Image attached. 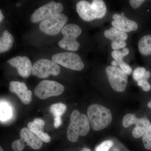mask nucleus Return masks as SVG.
I'll use <instances>...</instances> for the list:
<instances>
[{"instance_id": "21", "label": "nucleus", "mask_w": 151, "mask_h": 151, "mask_svg": "<svg viewBox=\"0 0 151 151\" xmlns=\"http://www.w3.org/2000/svg\"><path fill=\"white\" fill-rule=\"evenodd\" d=\"M151 72L147 70L144 67H137L134 70L133 78L135 81L138 82L143 80H148L150 77Z\"/></svg>"}, {"instance_id": "12", "label": "nucleus", "mask_w": 151, "mask_h": 151, "mask_svg": "<svg viewBox=\"0 0 151 151\" xmlns=\"http://www.w3.org/2000/svg\"><path fill=\"white\" fill-rule=\"evenodd\" d=\"M7 63L16 68L19 75L23 78H28L32 73L33 65L27 57L16 56L9 60Z\"/></svg>"}, {"instance_id": "14", "label": "nucleus", "mask_w": 151, "mask_h": 151, "mask_svg": "<svg viewBox=\"0 0 151 151\" xmlns=\"http://www.w3.org/2000/svg\"><path fill=\"white\" fill-rule=\"evenodd\" d=\"M9 90L16 94L22 103L25 105L29 104L32 101V93L30 90L28 89L27 86L24 82L11 81L9 84Z\"/></svg>"}, {"instance_id": "5", "label": "nucleus", "mask_w": 151, "mask_h": 151, "mask_svg": "<svg viewBox=\"0 0 151 151\" xmlns=\"http://www.w3.org/2000/svg\"><path fill=\"white\" fill-rule=\"evenodd\" d=\"M52 60L58 64L71 70L81 71L84 66L80 56L73 52H66L56 53L52 55Z\"/></svg>"}, {"instance_id": "6", "label": "nucleus", "mask_w": 151, "mask_h": 151, "mask_svg": "<svg viewBox=\"0 0 151 151\" xmlns=\"http://www.w3.org/2000/svg\"><path fill=\"white\" fill-rule=\"evenodd\" d=\"M64 87L60 83L54 81L44 80L40 81L34 90L35 96L41 100L53 96H58L63 93Z\"/></svg>"}, {"instance_id": "4", "label": "nucleus", "mask_w": 151, "mask_h": 151, "mask_svg": "<svg viewBox=\"0 0 151 151\" xmlns=\"http://www.w3.org/2000/svg\"><path fill=\"white\" fill-rule=\"evenodd\" d=\"M63 35L58 42L60 47L66 50L76 51L79 49L80 44L76 40L82 33V29L78 25L69 24L66 25L61 30Z\"/></svg>"}, {"instance_id": "13", "label": "nucleus", "mask_w": 151, "mask_h": 151, "mask_svg": "<svg viewBox=\"0 0 151 151\" xmlns=\"http://www.w3.org/2000/svg\"><path fill=\"white\" fill-rule=\"evenodd\" d=\"M113 20L111 22L113 27L125 32L136 31L138 29L137 23L125 16L124 13L113 15Z\"/></svg>"}, {"instance_id": "25", "label": "nucleus", "mask_w": 151, "mask_h": 151, "mask_svg": "<svg viewBox=\"0 0 151 151\" xmlns=\"http://www.w3.org/2000/svg\"><path fill=\"white\" fill-rule=\"evenodd\" d=\"M126 41L119 40L111 42V47L113 50H119L120 49L124 48L127 46Z\"/></svg>"}, {"instance_id": "24", "label": "nucleus", "mask_w": 151, "mask_h": 151, "mask_svg": "<svg viewBox=\"0 0 151 151\" xmlns=\"http://www.w3.org/2000/svg\"><path fill=\"white\" fill-rule=\"evenodd\" d=\"M113 145V141L110 140L105 141L96 147L95 151H109Z\"/></svg>"}, {"instance_id": "7", "label": "nucleus", "mask_w": 151, "mask_h": 151, "mask_svg": "<svg viewBox=\"0 0 151 151\" xmlns=\"http://www.w3.org/2000/svg\"><path fill=\"white\" fill-rule=\"evenodd\" d=\"M106 75L111 87L116 92H124L127 88L128 76L117 66L109 65L105 69Z\"/></svg>"}, {"instance_id": "26", "label": "nucleus", "mask_w": 151, "mask_h": 151, "mask_svg": "<svg viewBox=\"0 0 151 151\" xmlns=\"http://www.w3.org/2000/svg\"><path fill=\"white\" fill-rule=\"evenodd\" d=\"M112 58L118 62L119 65L120 63L124 61V57L122 51L119 50H114L111 53Z\"/></svg>"}, {"instance_id": "10", "label": "nucleus", "mask_w": 151, "mask_h": 151, "mask_svg": "<svg viewBox=\"0 0 151 151\" xmlns=\"http://www.w3.org/2000/svg\"><path fill=\"white\" fill-rule=\"evenodd\" d=\"M63 9L61 3L50 2L37 9L32 14L31 21L34 23L42 22L55 15L61 13Z\"/></svg>"}, {"instance_id": "16", "label": "nucleus", "mask_w": 151, "mask_h": 151, "mask_svg": "<svg viewBox=\"0 0 151 151\" xmlns=\"http://www.w3.org/2000/svg\"><path fill=\"white\" fill-rule=\"evenodd\" d=\"M45 122L40 119H35L33 122H30L28 124V128L30 131L35 134L42 141L49 143L51 141V138L47 133H44L43 128Z\"/></svg>"}, {"instance_id": "22", "label": "nucleus", "mask_w": 151, "mask_h": 151, "mask_svg": "<svg viewBox=\"0 0 151 151\" xmlns=\"http://www.w3.org/2000/svg\"><path fill=\"white\" fill-rule=\"evenodd\" d=\"M50 111L55 117H61L66 110V105L62 103L52 104L49 108Z\"/></svg>"}, {"instance_id": "8", "label": "nucleus", "mask_w": 151, "mask_h": 151, "mask_svg": "<svg viewBox=\"0 0 151 151\" xmlns=\"http://www.w3.org/2000/svg\"><path fill=\"white\" fill-rule=\"evenodd\" d=\"M68 21V18L64 14H57L41 22L39 28L42 32L47 35H56L62 30Z\"/></svg>"}, {"instance_id": "38", "label": "nucleus", "mask_w": 151, "mask_h": 151, "mask_svg": "<svg viewBox=\"0 0 151 151\" xmlns=\"http://www.w3.org/2000/svg\"><path fill=\"white\" fill-rule=\"evenodd\" d=\"M0 151H4V150H3V149L1 147H0Z\"/></svg>"}, {"instance_id": "11", "label": "nucleus", "mask_w": 151, "mask_h": 151, "mask_svg": "<svg viewBox=\"0 0 151 151\" xmlns=\"http://www.w3.org/2000/svg\"><path fill=\"white\" fill-rule=\"evenodd\" d=\"M123 127L128 128L132 124H136V127L132 131V135L136 139L143 137L150 126V121L146 118L138 119L132 113H128L124 116L122 121Z\"/></svg>"}, {"instance_id": "34", "label": "nucleus", "mask_w": 151, "mask_h": 151, "mask_svg": "<svg viewBox=\"0 0 151 151\" xmlns=\"http://www.w3.org/2000/svg\"><path fill=\"white\" fill-rule=\"evenodd\" d=\"M111 65L114 66H117V65H119L118 62L115 60H113V61H112V62H111Z\"/></svg>"}, {"instance_id": "3", "label": "nucleus", "mask_w": 151, "mask_h": 151, "mask_svg": "<svg viewBox=\"0 0 151 151\" xmlns=\"http://www.w3.org/2000/svg\"><path fill=\"white\" fill-rule=\"evenodd\" d=\"M87 113L92 129L95 131H100L108 127L113 119L110 110L98 104L90 105Z\"/></svg>"}, {"instance_id": "19", "label": "nucleus", "mask_w": 151, "mask_h": 151, "mask_svg": "<svg viewBox=\"0 0 151 151\" xmlns=\"http://www.w3.org/2000/svg\"><path fill=\"white\" fill-rule=\"evenodd\" d=\"M14 42L13 36L8 31H4L0 38V53L9 51L12 47Z\"/></svg>"}, {"instance_id": "9", "label": "nucleus", "mask_w": 151, "mask_h": 151, "mask_svg": "<svg viewBox=\"0 0 151 151\" xmlns=\"http://www.w3.org/2000/svg\"><path fill=\"white\" fill-rule=\"evenodd\" d=\"M60 72V66L57 63L49 60L41 59L33 65L32 73L34 76L45 78L50 75L56 76Z\"/></svg>"}, {"instance_id": "35", "label": "nucleus", "mask_w": 151, "mask_h": 151, "mask_svg": "<svg viewBox=\"0 0 151 151\" xmlns=\"http://www.w3.org/2000/svg\"><path fill=\"white\" fill-rule=\"evenodd\" d=\"M81 151H91V150L87 148H84L83 150H81Z\"/></svg>"}, {"instance_id": "32", "label": "nucleus", "mask_w": 151, "mask_h": 151, "mask_svg": "<svg viewBox=\"0 0 151 151\" xmlns=\"http://www.w3.org/2000/svg\"><path fill=\"white\" fill-rule=\"evenodd\" d=\"M129 50L128 48L125 47V48H123L122 51V55H123V56L125 57L127 56L128 54L129 53Z\"/></svg>"}, {"instance_id": "33", "label": "nucleus", "mask_w": 151, "mask_h": 151, "mask_svg": "<svg viewBox=\"0 0 151 151\" xmlns=\"http://www.w3.org/2000/svg\"><path fill=\"white\" fill-rule=\"evenodd\" d=\"M4 18V17L3 15L2 12L1 10H0V22H3V20Z\"/></svg>"}, {"instance_id": "36", "label": "nucleus", "mask_w": 151, "mask_h": 151, "mask_svg": "<svg viewBox=\"0 0 151 151\" xmlns=\"http://www.w3.org/2000/svg\"><path fill=\"white\" fill-rule=\"evenodd\" d=\"M147 106L149 108H150L151 109V101H150L148 103Z\"/></svg>"}, {"instance_id": "15", "label": "nucleus", "mask_w": 151, "mask_h": 151, "mask_svg": "<svg viewBox=\"0 0 151 151\" xmlns=\"http://www.w3.org/2000/svg\"><path fill=\"white\" fill-rule=\"evenodd\" d=\"M20 141L22 144L25 146H29L34 150L40 149L42 146V141L37 136L34 134L27 128L22 129L20 132Z\"/></svg>"}, {"instance_id": "18", "label": "nucleus", "mask_w": 151, "mask_h": 151, "mask_svg": "<svg viewBox=\"0 0 151 151\" xmlns=\"http://www.w3.org/2000/svg\"><path fill=\"white\" fill-rule=\"evenodd\" d=\"M0 110L1 122H7L12 119L14 116V109L9 103L1 100Z\"/></svg>"}, {"instance_id": "31", "label": "nucleus", "mask_w": 151, "mask_h": 151, "mask_svg": "<svg viewBox=\"0 0 151 151\" xmlns=\"http://www.w3.org/2000/svg\"><path fill=\"white\" fill-rule=\"evenodd\" d=\"M62 124L61 117H55L54 118V126L55 128H58Z\"/></svg>"}, {"instance_id": "2", "label": "nucleus", "mask_w": 151, "mask_h": 151, "mask_svg": "<svg viewBox=\"0 0 151 151\" xmlns=\"http://www.w3.org/2000/svg\"><path fill=\"white\" fill-rule=\"evenodd\" d=\"M70 124L67 132L68 140L72 142L78 141L79 136L84 137L90 130L89 122L88 117L81 113L77 110H74L70 116Z\"/></svg>"}, {"instance_id": "28", "label": "nucleus", "mask_w": 151, "mask_h": 151, "mask_svg": "<svg viewBox=\"0 0 151 151\" xmlns=\"http://www.w3.org/2000/svg\"><path fill=\"white\" fill-rule=\"evenodd\" d=\"M138 86L142 87V89L145 92H148L151 89L150 84L148 80H143L137 82Z\"/></svg>"}, {"instance_id": "17", "label": "nucleus", "mask_w": 151, "mask_h": 151, "mask_svg": "<svg viewBox=\"0 0 151 151\" xmlns=\"http://www.w3.org/2000/svg\"><path fill=\"white\" fill-rule=\"evenodd\" d=\"M104 35L106 38L111 40L112 42L119 40L126 41L128 37L127 32L120 30L113 27L109 29L105 30Z\"/></svg>"}, {"instance_id": "29", "label": "nucleus", "mask_w": 151, "mask_h": 151, "mask_svg": "<svg viewBox=\"0 0 151 151\" xmlns=\"http://www.w3.org/2000/svg\"><path fill=\"white\" fill-rule=\"evenodd\" d=\"M12 146L14 151H22L25 147L20 142L19 139L14 141L12 143Z\"/></svg>"}, {"instance_id": "1", "label": "nucleus", "mask_w": 151, "mask_h": 151, "mask_svg": "<svg viewBox=\"0 0 151 151\" xmlns=\"http://www.w3.org/2000/svg\"><path fill=\"white\" fill-rule=\"evenodd\" d=\"M76 10L80 17L86 22L103 18L107 12L106 4L102 0H94L91 4L80 1L76 4Z\"/></svg>"}, {"instance_id": "20", "label": "nucleus", "mask_w": 151, "mask_h": 151, "mask_svg": "<svg viewBox=\"0 0 151 151\" xmlns=\"http://www.w3.org/2000/svg\"><path fill=\"white\" fill-rule=\"evenodd\" d=\"M138 49L143 55H151V35L144 36L139 40Z\"/></svg>"}, {"instance_id": "37", "label": "nucleus", "mask_w": 151, "mask_h": 151, "mask_svg": "<svg viewBox=\"0 0 151 151\" xmlns=\"http://www.w3.org/2000/svg\"><path fill=\"white\" fill-rule=\"evenodd\" d=\"M113 151H119V150L117 149H114Z\"/></svg>"}, {"instance_id": "39", "label": "nucleus", "mask_w": 151, "mask_h": 151, "mask_svg": "<svg viewBox=\"0 0 151 151\" xmlns=\"http://www.w3.org/2000/svg\"><path fill=\"white\" fill-rule=\"evenodd\" d=\"M20 5V4H19V3H17V6H19Z\"/></svg>"}, {"instance_id": "23", "label": "nucleus", "mask_w": 151, "mask_h": 151, "mask_svg": "<svg viewBox=\"0 0 151 151\" xmlns=\"http://www.w3.org/2000/svg\"><path fill=\"white\" fill-rule=\"evenodd\" d=\"M142 141L145 148L148 150H151V123L143 136Z\"/></svg>"}, {"instance_id": "30", "label": "nucleus", "mask_w": 151, "mask_h": 151, "mask_svg": "<svg viewBox=\"0 0 151 151\" xmlns=\"http://www.w3.org/2000/svg\"><path fill=\"white\" fill-rule=\"evenodd\" d=\"M145 1L144 0H130L129 2L132 8L137 9Z\"/></svg>"}, {"instance_id": "27", "label": "nucleus", "mask_w": 151, "mask_h": 151, "mask_svg": "<svg viewBox=\"0 0 151 151\" xmlns=\"http://www.w3.org/2000/svg\"><path fill=\"white\" fill-rule=\"evenodd\" d=\"M120 68L122 69L123 71L126 73L127 75H130L132 72V68L131 66H130L129 64H127L124 62L123 61L120 63Z\"/></svg>"}]
</instances>
